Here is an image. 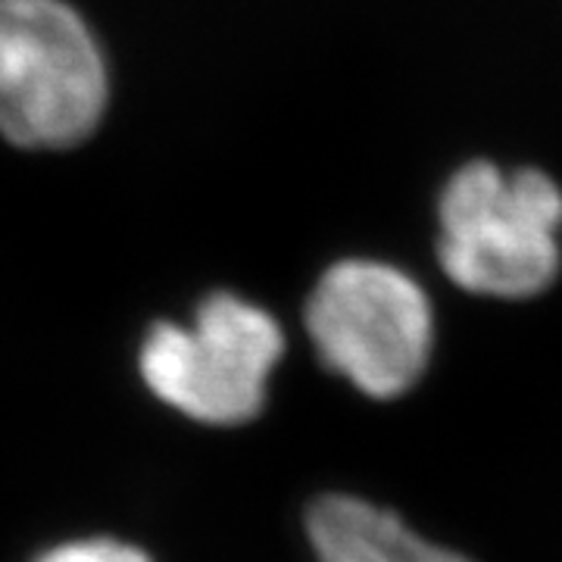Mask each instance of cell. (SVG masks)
<instances>
[{"label":"cell","instance_id":"1","mask_svg":"<svg viewBox=\"0 0 562 562\" xmlns=\"http://www.w3.org/2000/svg\"><path fill=\"white\" fill-rule=\"evenodd\" d=\"M438 262L472 297L522 303L562 272V184L538 166L462 162L438 194Z\"/></svg>","mask_w":562,"mask_h":562},{"label":"cell","instance_id":"2","mask_svg":"<svg viewBox=\"0 0 562 562\" xmlns=\"http://www.w3.org/2000/svg\"><path fill=\"white\" fill-rule=\"evenodd\" d=\"M319 362L369 401L419 387L438 347L435 301L409 269L375 257L331 262L303 306Z\"/></svg>","mask_w":562,"mask_h":562},{"label":"cell","instance_id":"3","mask_svg":"<svg viewBox=\"0 0 562 562\" xmlns=\"http://www.w3.org/2000/svg\"><path fill=\"white\" fill-rule=\"evenodd\" d=\"M284 357V328L260 303L210 294L191 325L157 322L140 344L147 391L210 428H241L266 409L269 382Z\"/></svg>","mask_w":562,"mask_h":562},{"label":"cell","instance_id":"4","mask_svg":"<svg viewBox=\"0 0 562 562\" xmlns=\"http://www.w3.org/2000/svg\"><path fill=\"white\" fill-rule=\"evenodd\" d=\"M106 106V66L94 35L63 0H0V138L25 150H66Z\"/></svg>","mask_w":562,"mask_h":562},{"label":"cell","instance_id":"5","mask_svg":"<svg viewBox=\"0 0 562 562\" xmlns=\"http://www.w3.org/2000/svg\"><path fill=\"white\" fill-rule=\"evenodd\" d=\"M316 562H472L425 538L401 513L360 494H322L303 513Z\"/></svg>","mask_w":562,"mask_h":562},{"label":"cell","instance_id":"6","mask_svg":"<svg viewBox=\"0 0 562 562\" xmlns=\"http://www.w3.org/2000/svg\"><path fill=\"white\" fill-rule=\"evenodd\" d=\"M32 562H154V557L138 543L113 535H88L54 543L41 550Z\"/></svg>","mask_w":562,"mask_h":562}]
</instances>
